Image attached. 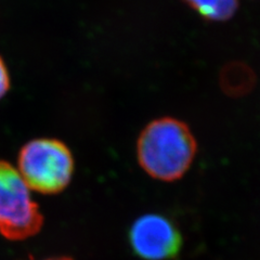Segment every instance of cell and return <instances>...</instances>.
<instances>
[{
  "instance_id": "cell-3",
  "label": "cell",
  "mask_w": 260,
  "mask_h": 260,
  "mask_svg": "<svg viewBox=\"0 0 260 260\" xmlns=\"http://www.w3.org/2000/svg\"><path fill=\"white\" fill-rule=\"evenodd\" d=\"M43 223L44 217L19 170L0 159V234L23 241L36 235Z\"/></svg>"
},
{
  "instance_id": "cell-4",
  "label": "cell",
  "mask_w": 260,
  "mask_h": 260,
  "mask_svg": "<svg viewBox=\"0 0 260 260\" xmlns=\"http://www.w3.org/2000/svg\"><path fill=\"white\" fill-rule=\"evenodd\" d=\"M129 240L137 256L144 260H173L182 247L180 231L170 219L158 214L138 218Z\"/></svg>"
},
{
  "instance_id": "cell-8",
  "label": "cell",
  "mask_w": 260,
  "mask_h": 260,
  "mask_svg": "<svg viewBox=\"0 0 260 260\" xmlns=\"http://www.w3.org/2000/svg\"><path fill=\"white\" fill-rule=\"evenodd\" d=\"M45 260H73V259L70 257H55V258H49Z\"/></svg>"
},
{
  "instance_id": "cell-1",
  "label": "cell",
  "mask_w": 260,
  "mask_h": 260,
  "mask_svg": "<svg viewBox=\"0 0 260 260\" xmlns=\"http://www.w3.org/2000/svg\"><path fill=\"white\" fill-rule=\"evenodd\" d=\"M198 143L190 127L175 117L152 120L137 142V158L146 175L161 182L180 180L197 156Z\"/></svg>"
},
{
  "instance_id": "cell-7",
  "label": "cell",
  "mask_w": 260,
  "mask_h": 260,
  "mask_svg": "<svg viewBox=\"0 0 260 260\" xmlns=\"http://www.w3.org/2000/svg\"><path fill=\"white\" fill-rule=\"evenodd\" d=\"M10 87V78L9 74H8V71L6 65L0 58V99L8 92Z\"/></svg>"
},
{
  "instance_id": "cell-2",
  "label": "cell",
  "mask_w": 260,
  "mask_h": 260,
  "mask_svg": "<svg viewBox=\"0 0 260 260\" xmlns=\"http://www.w3.org/2000/svg\"><path fill=\"white\" fill-rule=\"evenodd\" d=\"M19 173L29 190L55 194L70 184L74 158L67 144L56 139H35L23 146L18 159Z\"/></svg>"
},
{
  "instance_id": "cell-6",
  "label": "cell",
  "mask_w": 260,
  "mask_h": 260,
  "mask_svg": "<svg viewBox=\"0 0 260 260\" xmlns=\"http://www.w3.org/2000/svg\"><path fill=\"white\" fill-rule=\"evenodd\" d=\"M202 18L209 21H225L238 9L239 0H184Z\"/></svg>"
},
{
  "instance_id": "cell-5",
  "label": "cell",
  "mask_w": 260,
  "mask_h": 260,
  "mask_svg": "<svg viewBox=\"0 0 260 260\" xmlns=\"http://www.w3.org/2000/svg\"><path fill=\"white\" fill-rule=\"evenodd\" d=\"M256 77L245 64L234 62L228 64L220 75V85L223 91L232 96L243 95L251 90Z\"/></svg>"
}]
</instances>
